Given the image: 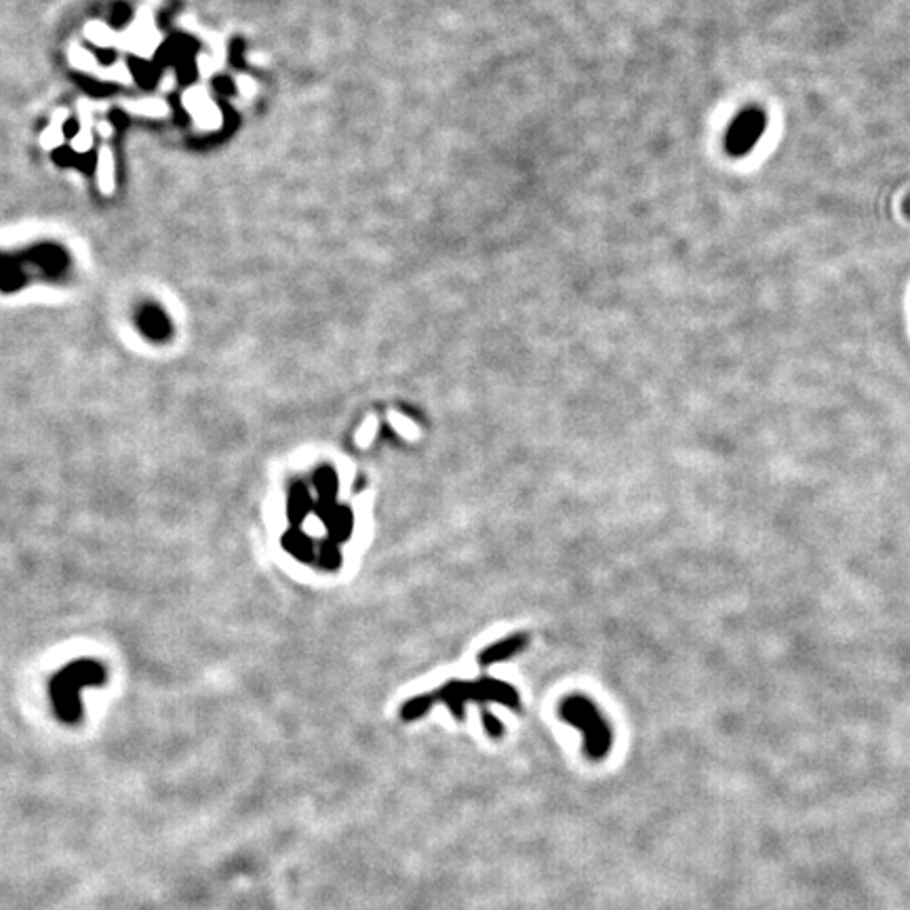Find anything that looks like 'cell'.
<instances>
[{
	"mask_svg": "<svg viewBox=\"0 0 910 910\" xmlns=\"http://www.w3.org/2000/svg\"><path fill=\"white\" fill-rule=\"evenodd\" d=\"M765 127H768V114L761 108L750 106L740 112L729 125L727 136H725L727 154L734 159L746 157L759 143V139L763 138Z\"/></svg>",
	"mask_w": 910,
	"mask_h": 910,
	"instance_id": "6da1fadb",
	"label": "cell"
}]
</instances>
